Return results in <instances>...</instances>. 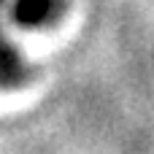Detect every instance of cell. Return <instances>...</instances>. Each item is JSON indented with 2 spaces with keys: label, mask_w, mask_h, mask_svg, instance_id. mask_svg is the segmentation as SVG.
<instances>
[{
  "label": "cell",
  "mask_w": 154,
  "mask_h": 154,
  "mask_svg": "<svg viewBox=\"0 0 154 154\" xmlns=\"http://www.w3.org/2000/svg\"><path fill=\"white\" fill-rule=\"evenodd\" d=\"M62 8H65L62 0H14L11 16L24 30H41L51 27L62 16Z\"/></svg>",
  "instance_id": "obj_1"
},
{
  "label": "cell",
  "mask_w": 154,
  "mask_h": 154,
  "mask_svg": "<svg viewBox=\"0 0 154 154\" xmlns=\"http://www.w3.org/2000/svg\"><path fill=\"white\" fill-rule=\"evenodd\" d=\"M3 3H5V0H0V5H3Z\"/></svg>",
  "instance_id": "obj_2"
}]
</instances>
